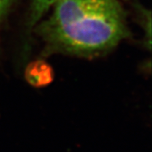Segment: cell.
Listing matches in <instances>:
<instances>
[{
	"label": "cell",
	"mask_w": 152,
	"mask_h": 152,
	"mask_svg": "<svg viewBox=\"0 0 152 152\" xmlns=\"http://www.w3.org/2000/svg\"><path fill=\"white\" fill-rule=\"evenodd\" d=\"M38 34L57 52L91 56L113 48L129 36L118 0H58Z\"/></svg>",
	"instance_id": "6da1fadb"
},
{
	"label": "cell",
	"mask_w": 152,
	"mask_h": 152,
	"mask_svg": "<svg viewBox=\"0 0 152 152\" xmlns=\"http://www.w3.org/2000/svg\"><path fill=\"white\" fill-rule=\"evenodd\" d=\"M24 75L31 86L41 88L52 83L54 74L53 68L47 62L36 60L26 66Z\"/></svg>",
	"instance_id": "7a4b0ae2"
},
{
	"label": "cell",
	"mask_w": 152,
	"mask_h": 152,
	"mask_svg": "<svg viewBox=\"0 0 152 152\" xmlns=\"http://www.w3.org/2000/svg\"><path fill=\"white\" fill-rule=\"evenodd\" d=\"M58 0H32L31 8V24L38 22Z\"/></svg>",
	"instance_id": "3957f363"
},
{
	"label": "cell",
	"mask_w": 152,
	"mask_h": 152,
	"mask_svg": "<svg viewBox=\"0 0 152 152\" xmlns=\"http://www.w3.org/2000/svg\"><path fill=\"white\" fill-rule=\"evenodd\" d=\"M15 0H0V26Z\"/></svg>",
	"instance_id": "277c9868"
}]
</instances>
